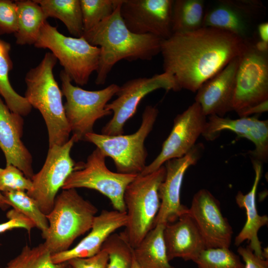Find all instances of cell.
I'll use <instances>...</instances> for the list:
<instances>
[{
	"instance_id": "obj_29",
	"label": "cell",
	"mask_w": 268,
	"mask_h": 268,
	"mask_svg": "<svg viewBox=\"0 0 268 268\" xmlns=\"http://www.w3.org/2000/svg\"><path fill=\"white\" fill-rule=\"evenodd\" d=\"M52 254L44 243L31 248L27 245L4 268H67V263L55 264Z\"/></svg>"
},
{
	"instance_id": "obj_22",
	"label": "cell",
	"mask_w": 268,
	"mask_h": 268,
	"mask_svg": "<svg viewBox=\"0 0 268 268\" xmlns=\"http://www.w3.org/2000/svg\"><path fill=\"white\" fill-rule=\"evenodd\" d=\"M163 236L170 261L175 258L194 261L206 248L202 235L188 212L166 224Z\"/></svg>"
},
{
	"instance_id": "obj_15",
	"label": "cell",
	"mask_w": 268,
	"mask_h": 268,
	"mask_svg": "<svg viewBox=\"0 0 268 268\" xmlns=\"http://www.w3.org/2000/svg\"><path fill=\"white\" fill-rule=\"evenodd\" d=\"M173 0H122L120 15L131 32L165 40L173 34Z\"/></svg>"
},
{
	"instance_id": "obj_25",
	"label": "cell",
	"mask_w": 268,
	"mask_h": 268,
	"mask_svg": "<svg viewBox=\"0 0 268 268\" xmlns=\"http://www.w3.org/2000/svg\"><path fill=\"white\" fill-rule=\"evenodd\" d=\"M17 6V28L16 43L34 45L40 30L48 18L41 6L34 0H15Z\"/></svg>"
},
{
	"instance_id": "obj_28",
	"label": "cell",
	"mask_w": 268,
	"mask_h": 268,
	"mask_svg": "<svg viewBox=\"0 0 268 268\" xmlns=\"http://www.w3.org/2000/svg\"><path fill=\"white\" fill-rule=\"evenodd\" d=\"M205 10L203 0H173V34L192 32L202 27Z\"/></svg>"
},
{
	"instance_id": "obj_7",
	"label": "cell",
	"mask_w": 268,
	"mask_h": 268,
	"mask_svg": "<svg viewBox=\"0 0 268 268\" xmlns=\"http://www.w3.org/2000/svg\"><path fill=\"white\" fill-rule=\"evenodd\" d=\"M34 46L50 50L71 81L77 85L87 84L92 73L97 70L99 47L90 44L82 36L76 38L63 35L47 21L43 25Z\"/></svg>"
},
{
	"instance_id": "obj_8",
	"label": "cell",
	"mask_w": 268,
	"mask_h": 268,
	"mask_svg": "<svg viewBox=\"0 0 268 268\" xmlns=\"http://www.w3.org/2000/svg\"><path fill=\"white\" fill-rule=\"evenodd\" d=\"M62 92L66 97L65 115L76 142L84 141L85 136L93 133L95 122L112 114L106 105L115 95L119 85L113 83L98 90L90 91L74 86L63 69L60 73Z\"/></svg>"
},
{
	"instance_id": "obj_1",
	"label": "cell",
	"mask_w": 268,
	"mask_h": 268,
	"mask_svg": "<svg viewBox=\"0 0 268 268\" xmlns=\"http://www.w3.org/2000/svg\"><path fill=\"white\" fill-rule=\"evenodd\" d=\"M247 40L218 29L202 27L173 34L163 40L160 54L164 72L179 89L196 92L244 50Z\"/></svg>"
},
{
	"instance_id": "obj_40",
	"label": "cell",
	"mask_w": 268,
	"mask_h": 268,
	"mask_svg": "<svg viewBox=\"0 0 268 268\" xmlns=\"http://www.w3.org/2000/svg\"><path fill=\"white\" fill-rule=\"evenodd\" d=\"M268 110V100H266L246 109L242 112L239 116L240 117H249L253 114H261L266 112Z\"/></svg>"
},
{
	"instance_id": "obj_26",
	"label": "cell",
	"mask_w": 268,
	"mask_h": 268,
	"mask_svg": "<svg viewBox=\"0 0 268 268\" xmlns=\"http://www.w3.org/2000/svg\"><path fill=\"white\" fill-rule=\"evenodd\" d=\"M10 50V44L0 39V96L10 111L25 116L30 113L32 107L26 98L17 93L10 84L8 74L13 68Z\"/></svg>"
},
{
	"instance_id": "obj_2",
	"label": "cell",
	"mask_w": 268,
	"mask_h": 268,
	"mask_svg": "<svg viewBox=\"0 0 268 268\" xmlns=\"http://www.w3.org/2000/svg\"><path fill=\"white\" fill-rule=\"evenodd\" d=\"M121 3L109 17L82 36L90 44L100 49L95 81L97 85L106 82L112 69L121 60L150 61L160 54L163 39L151 34L131 32L120 15Z\"/></svg>"
},
{
	"instance_id": "obj_16",
	"label": "cell",
	"mask_w": 268,
	"mask_h": 268,
	"mask_svg": "<svg viewBox=\"0 0 268 268\" xmlns=\"http://www.w3.org/2000/svg\"><path fill=\"white\" fill-rule=\"evenodd\" d=\"M255 0H218L205 10L202 27L220 29L244 39L252 37L254 22L263 10Z\"/></svg>"
},
{
	"instance_id": "obj_42",
	"label": "cell",
	"mask_w": 268,
	"mask_h": 268,
	"mask_svg": "<svg viewBox=\"0 0 268 268\" xmlns=\"http://www.w3.org/2000/svg\"><path fill=\"white\" fill-rule=\"evenodd\" d=\"M131 268H140L135 262L134 259V261Z\"/></svg>"
},
{
	"instance_id": "obj_18",
	"label": "cell",
	"mask_w": 268,
	"mask_h": 268,
	"mask_svg": "<svg viewBox=\"0 0 268 268\" xmlns=\"http://www.w3.org/2000/svg\"><path fill=\"white\" fill-rule=\"evenodd\" d=\"M224 131L234 132L239 137L245 138L255 145L251 151L253 160L261 163L268 159V121L256 117H240L231 119L216 115L208 116L205 130L202 134L204 138L213 141Z\"/></svg>"
},
{
	"instance_id": "obj_6",
	"label": "cell",
	"mask_w": 268,
	"mask_h": 268,
	"mask_svg": "<svg viewBox=\"0 0 268 268\" xmlns=\"http://www.w3.org/2000/svg\"><path fill=\"white\" fill-rule=\"evenodd\" d=\"M158 114L156 107L147 105L142 113L140 126L135 133L107 135L93 132L87 134L84 141L94 144L106 157L111 158L117 172L139 175L146 166L147 152L144 141L152 130Z\"/></svg>"
},
{
	"instance_id": "obj_32",
	"label": "cell",
	"mask_w": 268,
	"mask_h": 268,
	"mask_svg": "<svg viewBox=\"0 0 268 268\" xmlns=\"http://www.w3.org/2000/svg\"><path fill=\"white\" fill-rule=\"evenodd\" d=\"M121 2V0H80L83 33L109 17Z\"/></svg>"
},
{
	"instance_id": "obj_20",
	"label": "cell",
	"mask_w": 268,
	"mask_h": 268,
	"mask_svg": "<svg viewBox=\"0 0 268 268\" xmlns=\"http://www.w3.org/2000/svg\"><path fill=\"white\" fill-rule=\"evenodd\" d=\"M23 124L22 116L10 111L0 96V148L6 165L15 166L31 179L32 157L21 140Z\"/></svg>"
},
{
	"instance_id": "obj_17",
	"label": "cell",
	"mask_w": 268,
	"mask_h": 268,
	"mask_svg": "<svg viewBox=\"0 0 268 268\" xmlns=\"http://www.w3.org/2000/svg\"><path fill=\"white\" fill-rule=\"evenodd\" d=\"M188 213L196 224L206 248H230L232 227L222 214L218 200L208 190L201 189L194 195Z\"/></svg>"
},
{
	"instance_id": "obj_43",
	"label": "cell",
	"mask_w": 268,
	"mask_h": 268,
	"mask_svg": "<svg viewBox=\"0 0 268 268\" xmlns=\"http://www.w3.org/2000/svg\"><path fill=\"white\" fill-rule=\"evenodd\" d=\"M67 268H73L71 266H70L69 265H68L67 264Z\"/></svg>"
},
{
	"instance_id": "obj_39",
	"label": "cell",
	"mask_w": 268,
	"mask_h": 268,
	"mask_svg": "<svg viewBox=\"0 0 268 268\" xmlns=\"http://www.w3.org/2000/svg\"><path fill=\"white\" fill-rule=\"evenodd\" d=\"M252 37L258 42L268 45V22L264 21L259 23L255 30L254 36Z\"/></svg>"
},
{
	"instance_id": "obj_21",
	"label": "cell",
	"mask_w": 268,
	"mask_h": 268,
	"mask_svg": "<svg viewBox=\"0 0 268 268\" xmlns=\"http://www.w3.org/2000/svg\"><path fill=\"white\" fill-rule=\"evenodd\" d=\"M126 212L116 210H103L96 215L89 234L75 247L52 255L55 264L67 263L74 258H89L99 253L102 246L112 234L127 224Z\"/></svg>"
},
{
	"instance_id": "obj_10",
	"label": "cell",
	"mask_w": 268,
	"mask_h": 268,
	"mask_svg": "<svg viewBox=\"0 0 268 268\" xmlns=\"http://www.w3.org/2000/svg\"><path fill=\"white\" fill-rule=\"evenodd\" d=\"M106 156L97 148L80 163L65 181L62 189L84 188L107 197L115 210L126 212L124 196L126 188L137 175L114 172L105 163Z\"/></svg>"
},
{
	"instance_id": "obj_37",
	"label": "cell",
	"mask_w": 268,
	"mask_h": 268,
	"mask_svg": "<svg viewBox=\"0 0 268 268\" xmlns=\"http://www.w3.org/2000/svg\"><path fill=\"white\" fill-rule=\"evenodd\" d=\"M109 257L106 251L102 249L97 254L89 258H74L67 263L73 268H106Z\"/></svg>"
},
{
	"instance_id": "obj_34",
	"label": "cell",
	"mask_w": 268,
	"mask_h": 268,
	"mask_svg": "<svg viewBox=\"0 0 268 268\" xmlns=\"http://www.w3.org/2000/svg\"><path fill=\"white\" fill-rule=\"evenodd\" d=\"M32 188L31 180L26 177L17 167L9 165L0 168V192L2 193L12 191L27 192Z\"/></svg>"
},
{
	"instance_id": "obj_9",
	"label": "cell",
	"mask_w": 268,
	"mask_h": 268,
	"mask_svg": "<svg viewBox=\"0 0 268 268\" xmlns=\"http://www.w3.org/2000/svg\"><path fill=\"white\" fill-rule=\"evenodd\" d=\"M233 111L239 116L246 109L268 100V51L251 38L238 57Z\"/></svg>"
},
{
	"instance_id": "obj_5",
	"label": "cell",
	"mask_w": 268,
	"mask_h": 268,
	"mask_svg": "<svg viewBox=\"0 0 268 268\" xmlns=\"http://www.w3.org/2000/svg\"><path fill=\"white\" fill-rule=\"evenodd\" d=\"M165 173L163 165L150 173L137 175L126 189L127 222L121 234L133 249L154 226L160 206L158 189Z\"/></svg>"
},
{
	"instance_id": "obj_33",
	"label": "cell",
	"mask_w": 268,
	"mask_h": 268,
	"mask_svg": "<svg viewBox=\"0 0 268 268\" xmlns=\"http://www.w3.org/2000/svg\"><path fill=\"white\" fill-rule=\"evenodd\" d=\"M199 268H244L240 256L229 248H211L203 250L193 261Z\"/></svg>"
},
{
	"instance_id": "obj_11",
	"label": "cell",
	"mask_w": 268,
	"mask_h": 268,
	"mask_svg": "<svg viewBox=\"0 0 268 268\" xmlns=\"http://www.w3.org/2000/svg\"><path fill=\"white\" fill-rule=\"evenodd\" d=\"M180 90L174 77L163 72L151 77H140L127 81L119 86L117 98L107 104L105 109L112 112L111 119L102 128L101 134L107 135L123 134L125 123L135 113L142 99L153 91Z\"/></svg>"
},
{
	"instance_id": "obj_3",
	"label": "cell",
	"mask_w": 268,
	"mask_h": 268,
	"mask_svg": "<svg viewBox=\"0 0 268 268\" xmlns=\"http://www.w3.org/2000/svg\"><path fill=\"white\" fill-rule=\"evenodd\" d=\"M57 62L55 56L47 52L40 63L25 76L24 97L32 107L39 111L45 121L49 147L65 144L71 133L63 104V95L53 73Z\"/></svg>"
},
{
	"instance_id": "obj_13",
	"label": "cell",
	"mask_w": 268,
	"mask_h": 268,
	"mask_svg": "<svg viewBox=\"0 0 268 268\" xmlns=\"http://www.w3.org/2000/svg\"><path fill=\"white\" fill-rule=\"evenodd\" d=\"M206 123V116L196 102L178 114L174 119L172 130L163 143L159 154L139 175L150 173L168 160L186 155L203 134Z\"/></svg>"
},
{
	"instance_id": "obj_23",
	"label": "cell",
	"mask_w": 268,
	"mask_h": 268,
	"mask_svg": "<svg viewBox=\"0 0 268 268\" xmlns=\"http://www.w3.org/2000/svg\"><path fill=\"white\" fill-rule=\"evenodd\" d=\"M255 171V179L251 190L244 194L239 191L236 197V202L239 207L244 208L246 212L247 219L243 227L236 236L234 244L239 246L245 241L247 240L249 247L255 255L261 259L263 257V249L262 242L258 237L260 229L267 225L268 217L267 215L259 214L256 205V193L259 182L262 175V163L252 160ZM265 260V259H264Z\"/></svg>"
},
{
	"instance_id": "obj_4",
	"label": "cell",
	"mask_w": 268,
	"mask_h": 268,
	"mask_svg": "<svg viewBox=\"0 0 268 268\" xmlns=\"http://www.w3.org/2000/svg\"><path fill=\"white\" fill-rule=\"evenodd\" d=\"M97 211L75 189H64L57 195L46 215L49 228L44 244L52 255L67 250L77 237L90 230Z\"/></svg>"
},
{
	"instance_id": "obj_30",
	"label": "cell",
	"mask_w": 268,
	"mask_h": 268,
	"mask_svg": "<svg viewBox=\"0 0 268 268\" xmlns=\"http://www.w3.org/2000/svg\"><path fill=\"white\" fill-rule=\"evenodd\" d=\"M7 203L31 219L35 226L41 230L45 239L47 236L49 222L46 215L40 210L36 201L27 193L12 191L2 193Z\"/></svg>"
},
{
	"instance_id": "obj_31",
	"label": "cell",
	"mask_w": 268,
	"mask_h": 268,
	"mask_svg": "<svg viewBox=\"0 0 268 268\" xmlns=\"http://www.w3.org/2000/svg\"><path fill=\"white\" fill-rule=\"evenodd\" d=\"M102 249L109 257L106 268H131L134 259L133 248L121 233H113L103 243Z\"/></svg>"
},
{
	"instance_id": "obj_38",
	"label": "cell",
	"mask_w": 268,
	"mask_h": 268,
	"mask_svg": "<svg viewBox=\"0 0 268 268\" xmlns=\"http://www.w3.org/2000/svg\"><path fill=\"white\" fill-rule=\"evenodd\" d=\"M237 253L244 262V268H268V260L257 256L248 246H238Z\"/></svg>"
},
{
	"instance_id": "obj_24",
	"label": "cell",
	"mask_w": 268,
	"mask_h": 268,
	"mask_svg": "<svg viewBox=\"0 0 268 268\" xmlns=\"http://www.w3.org/2000/svg\"><path fill=\"white\" fill-rule=\"evenodd\" d=\"M165 225L157 224L133 249L134 259L140 268H175L170 264L164 242Z\"/></svg>"
},
{
	"instance_id": "obj_12",
	"label": "cell",
	"mask_w": 268,
	"mask_h": 268,
	"mask_svg": "<svg viewBox=\"0 0 268 268\" xmlns=\"http://www.w3.org/2000/svg\"><path fill=\"white\" fill-rule=\"evenodd\" d=\"M76 142L71 136L65 144L49 147L43 167L31 179L32 188L26 193L45 215L52 210L57 193L67 178L78 167L70 156Z\"/></svg>"
},
{
	"instance_id": "obj_35",
	"label": "cell",
	"mask_w": 268,
	"mask_h": 268,
	"mask_svg": "<svg viewBox=\"0 0 268 268\" xmlns=\"http://www.w3.org/2000/svg\"><path fill=\"white\" fill-rule=\"evenodd\" d=\"M17 28V12L15 0H0V35L14 34Z\"/></svg>"
},
{
	"instance_id": "obj_41",
	"label": "cell",
	"mask_w": 268,
	"mask_h": 268,
	"mask_svg": "<svg viewBox=\"0 0 268 268\" xmlns=\"http://www.w3.org/2000/svg\"><path fill=\"white\" fill-rule=\"evenodd\" d=\"M10 206L1 192H0V209L2 210L7 209Z\"/></svg>"
},
{
	"instance_id": "obj_19",
	"label": "cell",
	"mask_w": 268,
	"mask_h": 268,
	"mask_svg": "<svg viewBox=\"0 0 268 268\" xmlns=\"http://www.w3.org/2000/svg\"><path fill=\"white\" fill-rule=\"evenodd\" d=\"M238 57L231 60L197 91L195 102L200 105L206 116L224 117L227 113L233 111Z\"/></svg>"
},
{
	"instance_id": "obj_36",
	"label": "cell",
	"mask_w": 268,
	"mask_h": 268,
	"mask_svg": "<svg viewBox=\"0 0 268 268\" xmlns=\"http://www.w3.org/2000/svg\"><path fill=\"white\" fill-rule=\"evenodd\" d=\"M6 216L8 220L0 223V234L15 228H24L30 235L32 229L36 227L31 219L14 208L8 210Z\"/></svg>"
},
{
	"instance_id": "obj_14",
	"label": "cell",
	"mask_w": 268,
	"mask_h": 268,
	"mask_svg": "<svg viewBox=\"0 0 268 268\" xmlns=\"http://www.w3.org/2000/svg\"><path fill=\"white\" fill-rule=\"evenodd\" d=\"M203 150V144L197 143L184 156L170 159L164 163L166 173L158 189L160 206L154 226L173 222L188 212L189 208L181 202V186L186 172L198 162Z\"/></svg>"
},
{
	"instance_id": "obj_27",
	"label": "cell",
	"mask_w": 268,
	"mask_h": 268,
	"mask_svg": "<svg viewBox=\"0 0 268 268\" xmlns=\"http://www.w3.org/2000/svg\"><path fill=\"white\" fill-rule=\"evenodd\" d=\"M47 18L61 20L74 37H81L83 33L80 0H34Z\"/></svg>"
}]
</instances>
